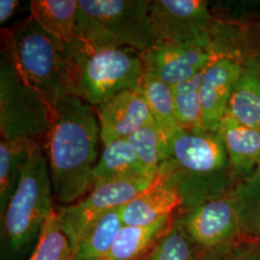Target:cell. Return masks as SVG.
<instances>
[{
  "mask_svg": "<svg viewBox=\"0 0 260 260\" xmlns=\"http://www.w3.org/2000/svg\"><path fill=\"white\" fill-rule=\"evenodd\" d=\"M100 141L93 106L78 96H67L56 104L44 149L53 197L61 207L75 204L93 189Z\"/></svg>",
  "mask_w": 260,
  "mask_h": 260,
  "instance_id": "1",
  "label": "cell"
},
{
  "mask_svg": "<svg viewBox=\"0 0 260 260\" xmlns=\"http://www.w3.org/2000/svg\"><path fill=\"white\" fill-rule=\"evenodd\" d=\"M159 173L177 188L181 200L179 210L229 195L234 187L226 150L218 131L181 128L173 133L167 159Z\"/></svg>",
  "mask_w": 260,
  "mask_h": 260,
  "instance_id": "2",
  "label": "cell"
},
{
  "mask_svg": "<svg viewBox=\"0 0 260 260\" xmlns=\"http://www.w3.org/2000/svg\"><path fill=\"white\" fill-rule=\"evenodd\" d=\"M2 45L12 52L21 75L48 104L76 96L77 54L82 41L68 44L48 34L32 17L14 29H2Z\"/></svg>",
  "mask_w": 260,
  "mask_h": 260,
  "instance_id": "3",
  "label": "cell"
},
{
  "mask_svg": "<svg viewBox=\"0 0 260 260\" xmlns=\"http://www.w3.org/2000/svg\"><path fill=\"white\" fill-rule=\"evenodd\" d=\"M44 146L32 144L19 185L1 213L2 260H25L37 245L54 209L53 192Z\"/></svg>",
  "mask_w": 260,
  "mask_h": 260,
  "instance_id": "4",
  "label": "cell"
},
{
  "mask_svg": "<svg viewBox=\"0 0 260 260\" xmlns=\"http://www.w3.org/2000/svg\"><path fill=\"white\" fill-rule=\"evenodd\" d=\"M77 37L92 48H128L142 53L155 37L149 0H78Z\"/></svg>",
  "mask_w": 260,
  "mask_h": 260,
  "instance_id": "5",
  "label": "cell"
},
{
  "mask_svg": "<svg viewBox=\"0 0 260 260\" xmlns=\"http://www.w3.org/2000/svg\"><path fill=\"white\" fill-rule=\"evenodd\" d=\"M53 108L21 75L9 48L0 58L1 140L45 145Z\"/></svg>",
  "mask_w": 260,
  "mask_h": 260,
  "instance_id": "6",
  "label": "cell"
},
{
  "mask_svg": "<svg viewBox=\"0 0 260 260\" xmlns=\"http://www.w3.org/2000/svg\"><path fill=\"white\" fill-rule=\"evenodd\" d=\"M144 74L139 52L92 48L82 42L77 54L76 96L98 108L123 91L138 89Z\"/></svg>",
  "mask_w": 260,
  "mask_h": 260,
  "instance_id": "7",
  "label": "cell"
},
{
  "mask_svg": "<svg viewBox=\"0 0 260 260\" xmlns=\"http://www.w3.org/2000/svg\"><path fill=\"white\" fill-rule=\"evenodd\" d=\"M149 18L155 42H172L210 52L218 25L205 0H153Z\"/></svg>",
  "mask_w": 260,
  "mask_h": 260,
  "instance_id": "8",
  "label": "cell"
},
{
  "mask_svg": "<svg viewBox=\"0 0 260 260\" xmlns=\"http://www.w3.org/2000/svg\"><path fill=\"white\" fill-rule=\"evenodd\" d=\"M176 215L199 260L214 256L244 238L231 193L187 210H178Z\"/></svg>",
  "mask_w": 260,
  "mask_h": 260,
  "instance_id": "9",
  "label": "cell"
},
{
  "mask_svg": "<svg viewBox=\"0 0 260 260\" xmlns=\"http://www.w3.org/2000/svg\"><path fill=\"white\" fill-rule=\"evenodd\" d=\"M154 179L126 178L98 183L78 202L60 207L57 210L58 220L70 240L74 253L85 231L95 220L112 209L129 203Z\"/></svg>",
  "mask_w": 260,
  "mask_h": 260,
  "instance_id": "10",
  "label": "cell"
},
{
  "mask_svg": "<svg viewBox=\"0 0 260 260\" xmlns=\"http://www.w3.org/2000/svg\"><path fill=\"white\" fill-rule=\"evenodd\" d=\"M145 71L172 86L185 81L209 65L215 56L205 48L172 42H155L141 53Z\"/></svg>",
  "mask_w": 260,
  "mask_h": 260,
  "instance_id": "11",
  "label": "cell"
},
{
  "mask_svg": "<svg viewBox=\"0 0 260 260\" xmlns=\"http://www.w3.org/2000/svg\"><path fill=\"white\" fill-rule=\"evenodd\" d=\"M103 145L128 138L141 127L155 122L149 105L138 89H130L95 108Z\"/></svg>",
  "mask_w": 260,
  "mask_h": 260,
  "instance_id": "12",
  "label": "cell"
},
{
  "mask_svg": "<svg viewBox=\"0 0 260 260\" xmlns=\"http://www.w3.org/2000/svg\"><path fill=\"white\" fill-rule=\"evenodd\" d=\"M243 68L242 62L230 57H217L207 66L199 91L206 130L218 131Z\"/></svg>",
  "mask_w": 260,
  "mask_h": 260,
  "instance_id": "13",
  "label": "cell"
},
{
  "mask_svg": "<svg viewBox=\"0 0 260 260\" xmlns=\"http://www.w3.org/2000/svg\"><path fill=\"white\" fill-rule=\"evenodd\" d=\"M181 207L177 188L162 174L150 185L121 207L123 225H145L174 216Z\"/></svg>",
  "mask_w": 260,
  "mask_h": 260,
  "instance_id": "14",
  "label": "cell"
},
{
  "mask_svg": "<svg viewBox=\"0 0 260 260\" xmlns=\"http://www.w3.org/2000/svg\"><path fill=\"white\" fill-rule=\"evenodd\" d=\"M218 133L223 140L234 185L249 177L260 164V130L225 115Z\"/></svg>",
  "mask_w": 260,
  "mask_h": 260,
  "instance_id": "15",
  "label": "cell"
},
{
  "mask_svg": "<svg viewBox=\"0 0 260 260\" xmlns=\"http://www.w3.org/2000/svg\"><path fill=\"white\" fill-rule=\"evenodd\" d=\"M175 216L145 225H122L104 260L145 259L169 231Z\"/></svg>",
  "mask_w": 260,
  "mask_h": 260,
  "instance_id": "16",
  "label": "cell"
},
{
  "mask_svg": "<svg viewBox=\"0 0 260 260\" xmlns=\"http://www.w3.org/2000/svg\"><path fill=\"white\" fill-rule=\"evenodd\" d=\"M226 115L244 125L260 130V61L244 64L229 103Z\"/></svg>",
  "mask_w": 260,
  "mask_h": 260,
  "instance_id": "17",
  "label": "cell"
},
{
  "mask_svg": "<svg viewBox=\"0 0 260 260\" xmlns=\"http://www.w3.org/2000/svg\"><path fill=\"white\" fill-rule=\"evenodd\" d=\"M143 177L154 179L146 173L135 149L127 138L104 145L93 171L94 184L116 179Z\"/></svg>",
  "mask_w": 260,
  "mask_h": 260,
  "instance_id": "18",
  "label": "cell"
},
{
  "mask_svg": "<svg viewBox=\"0 0 260 260\" xmlns=\"http://www.w3.org/2000/svg\"><path fill=\"white\" fill-rule=\"evenodd\" d=\"M76 0H32V17L48 34L68 44L79 39L76 34Z\"/></svg>",
  "mask_w": 260,
  "mask_h": 260,
  "instance_id": "19",
  "label": "cell"
},
{
  "mask_svg": "<svg viewBox=\"0 0 260 260\" xmlns=\"http://www.w3.org/2000/svg\"><path fill=\"white\" fill-rule=\"evenodd\" d=\"M121 207L104 214L85 231L75 249L74 260L105 259L123 225Z\"/></svg>",
  "mask_w": 260,
  "mask_h": 260,
  "instance_id": "20",
  "label": "cell"
},
{
  "mask_svg": "<svg viewBox=\"0 0 260 260\" xmlns=\"http://www.w3.org/2000/svg\"><path fill=\"white\" fill-rule=\"evenodd\" d=\"M244 237L260 241V164L231 192Z\"/></svg>",
  "mask_w": 260,
  "mask_h": 260,
  "instance_id": "21",
  "label": "cell"
},
{
  "mask_svg": "<svg viewBox=\"0 0 260 260\" xmlns=\"http://www.w3.org/2000/svg\"><path fill=\"white\" fill-rule=\"evenodd\" d=\"M139 90L149 105L154 121L161 129L169 135L181 129L176 117L175 98L170 85L145 71L140 82Z\"/></svg>",
  "mask_w": 260,
  "mask_h": 260,
  "instance_id": "22",
  "label": "cell"
},
{
  "mask_svg": "<svg viewBox=\"0 0 260 260\" xmlns=\"http://www.w3.org/2000/svg\"><path fill=\"white\" fill-rule=\"evenodd\" d=\"M170 136L156 122L135 131L127 138L149 177H157L161 165L166 161Z\"/></svg>",
  "mask_w": 260,
  "mask_h": 260,
  "instance_id": "23",
  "label": "cell"
},
{
  "mask_svg": "<svg viewBox=\"0 0 260 260\" xmlns=\"http://www.w3.org/2000/svg\"><path fill=\"white\" fill-rule=\"evenodd\" d=\"M25 142H0V211L5 210L19 185L22 169L27 161L30 146Z\"/></svg>",
  "mask_w": 260,
  "mask_h": 260,
  "instance_id": "24",
  "label": "cell"
},
{
  "mask_svg": "<svg viewBox=\"0 0 260 260\" xmlns=\"http://www.w3.org/2000/svg\"><path fill=\"white\" fill-rule=\"evenodd\" d=\"M28 260H74V251L62 230L55 208L48 216Z\"/></svg>",
  "mask_w": 260,
  "mask_h": 260,
  "instance_id": "25",
  "label": "cell"
},
{
  "mask_svg": "<svg viewBox=\"0 0 260 260\" xmlns=\"http://www.w3.org/2000/svg\"><path fill=\"white\" fill-rule=\"evenodd\" d=\"M144 260H199L195 248L177 215L169 231Z\"/></svg>",
  "mask_w": 260,
  "mask_h": 260,
  "instance_id": "26",
  "label": "cell"
},
{
  "mask_svg": "<svg viewBox=\"0 0 260 260\" xmlns=\"http://www.w3.org/2000/svg\"><path fill=\"white\" fill-rule=\"evenodd\" d=\"M174 98L179 126L189 131H206L199 91L175 94Z\"/></svg>",
  "mask_w": 260,
  "mask_h": 260,
  "instance_id": "27",
  "label": "cell"
},
{
  "mask_svg": "<svg viewBox=\"0 0 260 260\" xmlns=\"http://www.w3.org/2000/svg\"><path fill=\"white\" fill-rule=\"evenodd\" d=\"M205 260H260V241L244 237L229 249Z\"/></svg>",
  "mask_w": 260,
  "mask_h": 260,
  "instance_id": "28",
  "label": "cell"
},
{
  "mask_svg": "<svg viewBox=\"0 0 260 260\" xmlns=\"http://www.w3.org/2000/svg\"><path fill=\"white\" fill-rule=\"evenodd\" d=\"M206 68L202 70L201 72H199L197 75L192 76L191 78L187 79L185 81L172 85L171 89H172V92L174 93V95L175 94H180V93H191V92H195V91H200V88L202 86L204 77H205Z\"/></svg>",
  "mask_w": 260,
  "mask_h": 260,
  "instance_id": "29",
  "label": "cell"
},
{
  "mask_svg": "<svg viewBox=\"0 0 260 260\" xmlns=\"http://www.w3.org/2000/svg\"><path fill=\"white\" fill-rule=\"evenodd\" d=\"M19 6L18 0H1L0 1V23L5 24L9 20Z\"/></svg>",
  "mask_w": 260,
  "mask_h": 260,
  "instance_id": "30",
  "label": "cell"
},
{
  "mask_svg": "<svg viewBox=\"0 0 260 260\" xmlns=\"http://www.w3.org/2000/svg\"><path fill=\"white\" fill-rule=\"evenodd\" d=\"M257 58H258V59H259V61H260V52H259V54H258V56H257Z\"/></svg>",
  "mask_w": 260,
  "mask_h": 260,
  "instance_id": "31",
  "label": "cell"
}]
</instances>
